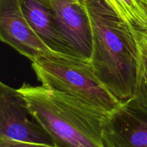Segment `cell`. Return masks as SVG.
Wrapping results in <instances>:
<instances>
[{
  "label": "cell",
  "mask_w": 147,
  "mask_h": 147,
  "mask_svg": "<svg viewBox=\"0 0 147 147\" xmlns=\"http://www.w3.org/2000/svg\"><path fill=\"white\" fill-rule=\"evenodd\" d=\"M90 17L93 48L90 62L102 83L123 102L133 98L137 47L130 26L103 0H84Z\"/></svg>",
  "instance_id": "1"
},
{
  "label": "cell",
  "mask_w": 147,
  "mask_h": 147,
  "mask_svg": "<svg viewBox=\"0 0 147 147\" xmlns=\"http://www.w3.org/2000/svg\"><path fill=\"white\" fill-rule=\"evenodd\" d=\"M17 89L55 147H105L103 128L110 112L43 85L23 83Z\"/></svg>",
  "instance_id": "2"
},
{
  "label": "cell",
  "mask_w": 147,
  "mask_h": 147,
  "mask_svg": "<svg viewBox=\"0 0 147 147\" xmlns=\"http://www.w3.org/2000/svg\"><path fill=\"white\" fill-rule=\"evenodd\" d=\"M32 68L42 85L102 110L111 112L122 103L99 79L90 60L52 52L34 59Z\"/></svg>",
  "instance_id": "3"
},
{
  "label": "cell",
  "mask_w": 147,
  "mask_h": 147,
  "mask_svg": "<svg viewBox=\"0 0 147 147\" xmlns=\"http://www.w3.org/2000/svg\"><path fill=\"white\" fill-rule=\"evenodd\" d=\"M0 141L55 147L53 138L37 122L18 89L0 82Z\"/></svg>",
  "instance_id": "4"
},
{
  "label": "cell",
  "mask_w": 147,
  "mask_h": 147,
  "mask_svg": "<svg viewBox=\"0 0 147 147\" xmlns=\"http://www.w3.org/2000/svg\"><path fill=\"white\" fill-rule=\"evenodd\" d=\"M59 33L80 57L90 60L93 35L84 0H47Z\"/></svg>",
  "instance_id": "5"
},
{
  "label": "cell",
  "mask_w": 147,
  "mask_h": 147,
  "mask_svg": "<svg viewBox=\"0 0 147 147\" xmlns=\"http://www.w3.org/2000/svg\"><path fill=\"white\" fill-rule=\"evenodd\" d=\"M105 147H147V114L134 99L108 115L103 128Z\"/></svg>",
  "instance_id": "6"
},
{
  "label": "cell",
  "mask_w": 147,
  "mask_h": 147,
  "mask_svg": "<svg viewBox=\"0 0 147 147\" xmlns=\"http://www.w3.org/2000/svg\"><path fill=\"white\" fill-rule=\"evenodd\" d=\"M0 39L31 62L55 52L32 30L23 13L20 0H0Z\"/></svg>",
  "instance_id": "7"
},
{
  "label": "cell",
  "mask_w": 147,
  "mask_h": 147,
  "mask_svg": "<svg viewBox=\"0 0 147 147\" xmlns=\"http://www.w3.org/2000/svg\"><path fill=\"white\" fill-rule=\"evenodd\" d=\"M20 4L29 24L49 48L57 53L78 56L59 33L47 0H20Z\"/></svg>",
  "instance_id": "8"
},
{
  "label": "cell",
  "mask_w": 147,
  "mask_h": 147,
  "mask_svg": "<svg viewBox=\"0 0 147 147\" xmlns=\"http://www.w3.org/2000/svg\"><path fill=\"white\" fill-rule=\"evenodd\" d=\"M131 29L137 47L136 83L132 99L147 114V27Z\"/></svg>",
  "instance_id": "9"
},
{
  "label": "cell",
  "mask_w": 147,
  "mask_h": 147,
  "mask_svg": "<svg viewBox=\"0 0 147 147\" xmlns=\"http://www.w3.org/2000/svg\"><path fill=\"white\" fill-rule=\"evenodd\" d=\"M131 27H147V0H103Z\"/></svg>",
  "instance_id": "10"
},
{
  "label": "cell",
  "mask_w": 147,
  "mask_h": 147,
  "mask_svg": "<svg viewBox=\"0 0 147 147\" xmlns=\"http://www.w3.org/2000/svg\"><path fill=\"white\" fill-rule=\"evenodd\" d=\"M0 147H52L40 144L17 142V141H0Z\"/></svg>",
  "instance_id": "11"
}]
</instances>
